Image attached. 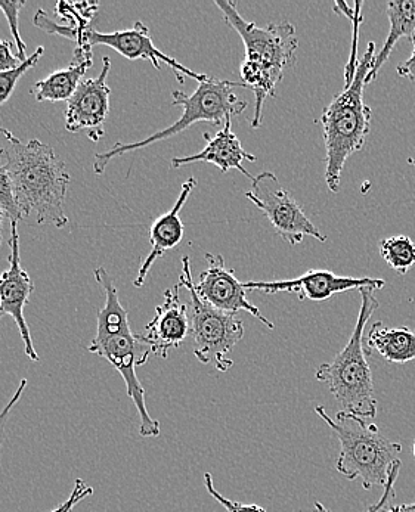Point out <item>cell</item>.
Segmentation results:
<instances>
[{
    "mask_svg": "<svg viewBox=\"0 0 415 512\" xmlns=\"http://www.w3.org/2000/svg\"><path fill=\"white\" fill-rule=\"evenodd\" d=\"M5 147L0 158L14 183L15 198L24 217H34L37 225L52 223L63 229L68 225L65 214L70 173L54 148L32 139L24 142L14 133L0 129Z\"/></svg>",
    "mask_w": 415,
    "mask_h": 512,
    "instance_id": "obj_1",
    "label": "cell"
},
{
    "mask_svg": "<svg viewBox=\"0 0 415 512\" xmlns=\"http://www.w3.org/2000/svg\"><path fill=\"white\" fill-rule=\"evenodd\" d=\"M95 279L105 294V306L98 312L96 334L88 350L105 359L125 380L128 396L139 415L141 437H159L160 422L154 420L145 403V390L139 381L136 368L150 361L151 352L142 343L139 334L130 330L129 313L120 302L114 279L104 268L95 269Z\"/></svg>",
    "mask_w": 415,
    "mask_h": 512,
    "instance_id": "obj_2",
    "label": "cell"
},
{
    "mask_svg": "<svg viewBox=\"0 0 415 512\" xmlns=\"http://www.w3.org/2000/svg\"><path fill=\"white\" fill-rule=\"evenodd\" d=\"M376 60V43L368 45L349 86L330 102L321 116L325 144V182L339 192L342 173L353 154L364 148L370 133L373 111L365 104L367 76Z\"/></svg>",
    "mask_w": 415,
    "mask_h": 512,
    "instance_id": "obj_3",
    "label": "cell"
},
{
    "mask_svg": "<svg viewBox=\"0 0 415 512\" xmlns=\"http://www.w3.org/2000/svg\"><path fill=\"white\" fill-rule=\"evenodd\" d=\"M371 288H361V309L355 328L345 349L331 363L318 368L317 380L327 384L343 412L373 420L377 417V400L374 396L373 372L364 349V331L368 321L380 307Z\"/></svg>",
    "mask_w": 415,
    "mask_h": 512,
    "instance_id": "obj_4",
    "label": "cell"
},
{
    "mask_svg": "<svg viewBox=\"0 0 415 512\" xmlns=\"http://www.w3.org/2000/svg\"><path fill=\"white\" fill-rule=\"evenodd\" d=\"M318 417L327 422L340 442L336 470L346 479H361L365 490L382 486L402 452L401 443L386 439L379 428L364 418L340 411L331 418L322 406L315 408Z\"/></svg>",
    "mask_w": 415,
    "mask_h": 512,
    "instance_id": "obj_5",
    "label": "cell"
},
{
    "mask_svg": "<svg viewBox=\"0 0 415 512\" xmlns=\"http://www.w3.org/2000/svg\"><path fill=\"white\" fill-rule=\"evenodd\" d=\"M234 88L247 89V86L243 82H229V80H218L209 76L204 82L198 83L197 89L191 95L181 91L173 92V105H179L184 110L181 119L175 121L172 126L148 136L144 141L130 142V144L119 142L111 150L98 152L94 160L96 175H102L107 169V164L113 158L128 154V152L142 150V148L150 147L164 139L173 138L187 130L192 124L212 123L218 126L222 121L225 123L229 117L243 113L249 108V104L238 99Z\"/></svg>",
    "mask_w": 415,
    "mask_h": 512,
    "instance_id": "obj_6",
    "label": "cell"
},
{
    "mask_svg": "<svg viewBox=\"0 0 415 512\" xmlns=\"http://www.w3.org/2000/svg\"><path fill=\"white\" fill-rule=\"evenodd\" d=\"M179 285L190 293L191 337L194 356L203 365H213L218 371L232 368V350L243 340L244 324L235 313L222 312L200 299L192 279L190 257H182Z\"/></svg>",
    "mask_w": 415,
    "mask_h": 512,
    "instance_id": "obj_7",
    "label": "cell"
},
{
    "mask_svg": "<svg viewBox=\"0 0 415 512\" xmlns=\"http://www.w3.org/2000/svg\"><path fill=\"white\" fill-rule=\"evenodd\" d=\"M215 5L221 9L226 23L240 34L246 48L244 61L256 64L277 86L288 68L293 67L296 62L299 39L293 24L272 23L259 27L241 17L238 2L216 0Z\"/></svg>",
    "mask_w": 415,
    "mask_h": 512,
    "instance_id": "obj_8",
    "label": "cell"
},
{
    "mask_svg": "<svg viewBox=\"0 0 415 512\" xmlns=\"http://www.w3.org/2000/svg\"><path fill=\"white\" fill-rule=\"evenodd\" d=\"M246 198L262 211L275 232L293 247L299 245L305 237L327 241V237L306 216L291 192L281 186L275 173L262 172L256 175L252 179V188L246 192Z\"/></svg>",
    "mask_w": 415,
    "mask_h": 512,
    "instance_id": "obj_9",
    "label": "cell"
},
{
    "mask_svg": "<svg viewBox=\"0 0 415 512\" xmlns=\"http://www.w3.org/2000/svg\"><path fill=\"white\" fill-rule=\"evenodd\" d=\"M99 45L114 49L130 61H150L156 67V70H161V64L169 65L173 73L176 74L179 83L185 82V76L197 80L198 83L204 82L209 77L207 74L195 73L190 68L179 64L175 58L159 51L154 46L153 39H151L150 29L141 21H136L132 29L113 31V33H101L94 27H89L83 33L82 40L77 43L76 51L92 52V48Z\"/></svg>",
    "mask_w": 415,
    "mask_h": 512,
    "instance_id": "obj_10",
    "label": "cell"
},
{
    "mask_svg": "<svg viewBox=\"0 0 415 512\" xmlns=\"http://www.w3.org/2000/svg\"><path fill=\"white\" fill-rule=\"evenodd\" d=\"M110 58H102V70L94 79L85 80L73 98L67 102L65 129L70 133L86 132L92 142L104 136V124L110 114V86L108 74Z\"/></svg>",
    "mask_w": 415,
    "mask_h": 512,
    "instance_id": "obj_11",
    "label": "cell"
},
{
    "mask_svg": "<svg viewBox=\"0 0 415 512\" xmlns=\"http://www.w3.org/2000/svg\"><path fill=\"white\" fill-rule=\"evenodd\" d=\"M17 225V222H11L9 268L0 275V318L11 316L14 319L18 331H20L27 358L30 361L39 362L40 358L36 349H34L29 325H27L26 318H24V309L29 304L34 284L26 269L21 268L20 235H18Z\"/></svg>",
    "mask_w": 415,
    "mask_h": 512,
    "instance_id": "obj_12",
    "label": "cell"
},
{
    "mask_svg": "<svg viewBox=\"0 0 415 512\" xmlns=\"http://www.w3.org/2000/svg\"><path fill=\"white\" fill-rule=\"evenodd\" d=\"M386 284L384 279L376 278H352V276H340L324 269H311L303 273L299 278L284 279V281L269 282H243L246 291H262V293L275 294L288 293L299 294L300 300H312V302H324L336 294L345 291L361 290H382Z\"/></svg>",
    "mask_w": 415,
    "mask_h": 512,
    "instance_id": "obj_13",
    "label": "cell"
},
{
    "mask_svg": "<svg viewBox=\"0 0 415 512\" xmlns=\"http://www.w3.org/2000/svg\"><path fill=\"white\" fill-rule=\"evenodd\" d=\"M206 260L207 268L200 273L197 284H194L200 299L222 312L237 315L240 310H244L255 316L269 330H274L275 325L247 299L243 282L238 281L232 269L226 268L224 257L221 254L207 253Z\"/></svg>",
    "mask_w": 415,
    "mask_h": 512,
    "instance_id": "obj_14",
    "label": "cell"
},
{
    "mask_svg": "<svg viewBox=\"0 0 415 512\" xmlns=\"http://www.w3.org/2000/svg\"><path fill=\"white\" fill-rule=\"evenodd\" d=\"M179 290V284L166 290L163 303L156 309V316L145 328L147 334H139L151 355L161 359L169 358L170 350L181 347L191 335L190 310L181 302Z\"/></svg>",
    "mask_w": 415,
    "mask_h": 512,
    "instance_id": "obj_15",
    "label": "cell"
},
{
    "mask_svg": "<svg viewBox=\"0 0 415 512\" xmlns=\"http://www.w3.org/2000/svg\"><path fill=\"white\" fill-rule=\"evenodd\" d=\"M203 136L207 142L206 148L203 151L197 152V154L173 158V169L190 166V164L194 163H210L213 166L219 167L222 173L229 172V170H238V172L246 175L250 181L255 178L243 166V161L256 163V155H252L244 150L240 139L232 132V117L226 119L224 127L215 136H210L209 133H204Z\"/></svg>",
    "mask_w": 415,
    "mask_h": 512,
    "instance_id": "obj_16",
    "label": "cell"
},
{
    "mask_svg": "<svg viewBox=\"0 0 415 512\" xmlns=\"http://www.w3.org/2000/svg\"><path fill=\"white\" fill-rule=\"evenodd\" d=\"M197 188V179L190 178L182 185L181 194L178 200L173 204L172 209L154 220L150 229L151 251L141 268H139L138 276L135 279V287L141 288L147 279L148 273L153 268L156 260H159L166 251L173 250L176 245L181 244L184 240V222L181 219V211L184 209L185 203L190 198L191 192Z\"/></svg>",
    "mask_w": 415,
    "mask_h": 512,
    "instance_id": "obj_17",
    "label": "cell"
},
{
    "mask_svg": "<svg viewBox=\"0 0 415 512\" xmlns=\"http://www.w3.org/2000/svg\"><path fill=\"white\" fill-rule=\"evenodd\" d=\"M94 64L92 52H74L73 64L64 70L49 74L46 79L40 80L32 88V95L39 102L70 101L79 86L82 85V77Z\"/></svg>",
    "mask_w": 415,
    "mask_h": 512,
    "instance_id": "obj_18",
    "label": "cell"
},
{
    "mask_svg": "<svg viewBox=\"0 0 415 512\" xmlns=\"http://www.w3.org/2000/svg\"><path fill=\"white\" fill-rule=\"evenodd\" d=\"M365 352H377L389 363L405 365L415 359V330L408 327L389 328L376 322L368 331Z\"/></svg>",
    "mask_w": 415,
    "mask_h": 512,
    "instance_id": "obj_19",
    "label": "cell"
},
{
    "mask_svg": "<svg viewBox=\"0 0 415 512\" xmlns=\"http://www.w3.org/2000/svg\"><path fill=\"white\" fill-rule=\"evenodd\" d=\"M98 5L96 3H67L60 2L57 5V14L63 17L70 24H57L52 21L45 11L39 9L34 15V26L39 27L46 33L58 34L65 39L77 43L82 40L83 33L92 27V18L95 17Z\"/></svg>",
    "mask_w": 415,
    "mask_h": 512,
    "instance_id": "obj_20",
    "label": "cell"
},
{
    "mask_svg": "<svg viewBox=\"0 0 415 512\" xmlns=\"http://www.w3.org/2000/svg\"><path fill=\"white\" fill-rule=\"evenodd\" d=\"M387 18H389V36L384 42L382 51L376 55L373 68L367 76V83L374 82L379 76L380 70L390 54L396 43L401 39L413 40L415 37V0H390L387 3Z\"/></svg>",
    "mask_w": 415,
    "mask_h": 512,
    "instance_id": "obj_21",
    "label": "cell"
},
{
    "mask_svg": "<svg viewBox=\"0 0 415 512\" xmlns=\"http://www.w3.org/2000/svg\"><path fill=\"white\" fill-rule=\"evenodd\" d=\"M380 256L398 275H405L415 265V244L410 237L398 235L380 242Z\"/></svg>",
    "mask_w": 415,
    "mask_h": 512,
    "instance_id": "obj_22",
    "label": "cell"
},
{
    "mask_svg": "<svg viewBox=\"0 0 415 512\" xmlns=\"http://www.w3.org/2000/svg\"><path fill=\"white\" fill-rule=\"evenodd\" d=\"M43 54H45V48L40 46L20 67L15 68V70L6 71V73H0V107L11 98L21 77L39 62Z\"/></svg>",
    "mask_w": 415,
    "mask_h": 512,
    "instance_id": "obj_23",
    "label": "cell"
},
{
    "mask_svg": "<svg viewBox=\"0 0 415 512\" xmlns=\"http://www.w3.org/2000/svg\"><path fill=\"white\" fill-rule=\"evenodd\" d=\"M0 207L11 222L18 223L23 219L17 198H15L14 183H12L11 175L5 166H0Z\"/></svg>",
    "mask_w": 415,
    "mask_h": 512,
    "instance_id": "obj_24",
    "label": "cell"
},
{
    "mask_svg": "<svg viewBox=\"0 0 415 512\" xmlns=\"http://www.w3.org/2000/svg\"><path fill=\"white\" fill-rule=\"evenodd\" d=\"M26 6V2H0V11L5 15L8 20L9 30H11L12 37H14V45L17 48V55L21 62L27 60L26 49L27 45L21 39L20 29H18V17H20L21 9Z\"/></svg>",
    "mask_w": 415,
    "mask_h": 512,
    "instance_id": "obj_25",
    "label": "cell"
},
{
    "mask_svg": "<svg viewBox=\"0 0 415 512\" xmlns=\"http://www.w3.org/2000/svg\"><path fill=\"white\" fill-rule=\"evenodd\" d=\"M402 462L396 461L395 465H393L392 470H390L389 479H387L386 484H384L383 487V495L382 498L379 499V501L376 502V504L371 505L370 508H368L365 512H383L386 511L387 508L392 507V501L395 499L396 496V490H395V484L396 480H398L399 477V471H401ZM314 512H333L328 510V508H325L324 505L321 504V502H315V511Z\"/></svg>",
    "mask_w": 415,
    "mask_h": 512,
    "instance_id": "obj_26",
    "label": "cell"
},
{
    "mask_svg": "<svg viewBox=\"0 0 415 512\" xmlns=\"http://www.w3.org/2000/svg\"><path fill=\"white\" fill-rule=\"evenodd\" d=\"M362 6H364V2H356L355 6V18H353V36H352V48H351V57H349L348 64H346L345 68V86L351 85L353 82V77L356 74V68H358V40H359V27H361L362 23Z\"/></svg>",
    "mask_w": 415,
    "mask_h": 512,
    "instance_id": "obj_27",
    "label": "cell"
},
{
    "mask_svg": "<svg viewBox=\"0 0 415 512\" xmlns=\"http://www.w3.org/2000/svg\"><path fill=\"white\" fill-rule=\"evenodd\" d=\"M204 486H206L207 492L213 496V499H216L228 512H268L265 508L259 507V505L243 504V502H235L225 498V496L216 489L212 474L210 473L204 474Z\"/></svg>",
    "mask_w": 415,
    "mask_h": 512,
    "instance_id": "obj_28",
    "label": "cell"
},
{
    "mask_svg": "<svg viewBox=\"0 0 415 512\" xmlns=\"http://www.w3.org/2000/svg\"><path fill=\"white\" fill-rule=\"evenodd\" d=\"M27 384H29V381L23 378V380L20 381V386L17 387V392L14 393V396L11 397V400L6 403L5 408L0 412V456H2L3 443H5L6 439V424H8L15 406H17L24 392H26Z\"/></svg>",
    "mask_w": 415,
    "mask_h": 512,
    "instance_id": "obj_29",
    "label": "cell"
},
{
    "mask_svg": "<svg viewBox=\"0 0 415 512\" xmlns=\"http://www.w3.org/2000/svg\"><path fill=\"white\" fill-rule=\"evenodd\" d=\"M14 46V43L9 42V40L0 39V73L15 70L23 64L18 55L12 54Z\"/></svg>",
    "mask_w": 415,
    "mask_h": 512,
    "instance_id": "obj_30",
    "label": "cell"
},
{
    "mask_svg": "<svg viewBox=\"0 0 415 512\" xmlns=\"http://www.w3.org/2000/svg\"><path fill=\"white\" fill-rule=\"evenodd\" d=\"M414 45L413 55L407 61L402 62L398 67V74L405 79L411 80L415 85V37L411 40Z\"/></svg>",
    "mask_w": 415,
    "mask_h": 512,
    "instance_id": "obj_31",
    "label": "cell"
},
{
    "mask_svg": "<svg viewBox=\"0 0 415 512\" xmlns=\"http://www.w3.org/2000/svg\"><path fill=\"white\" fill-rule=\"evenodd\" d=\"M334 11H336L337 14L345 15V17L349 18L351 21L355 18V8H349L348 3L336 2V5H334Z\"/></svg>",
    "mask_w": 415,
    "mask_h": 512,
    "instance_id": "obj_32",
    "label": "cell"
},
{
    "mask_svg": "<svg viewBox=\"0 0 415 512\" xmlns=\"http://www.w3.org/2000/svg\"><path fill=\"white\" fill-rule=\"evenodd\" d=\"M383 512H415V502L413 504L396 505V507L387 508Z\"/></svg>",
    "mask_w": 415,
    "mask_h": 512,
    "instance_id": "obj_33",
    "label": "cell"
},
{
    "mask_svg": "<svg viewBox=\"0 0 415 512\" xmlns=\"http://www.w3.org/2000/svg\"><path fill=\"white\" fill-rule=\"evenodd\" d=\"M6 213L3 211L2 207H0V244H2V237H3V223H5L6 219Z\"/></svg>",
    "mask_w": 415,
    "mask_h": 512,
    "instance_id": "obj_34",
    "label": "cell"
},
{
    "mask_svg": "<svg viewBox=\"0 0 415 512\" xmlns=\"http://www.w3.org/2000/svg\"><path fill=\"white\" fill-rule=\"evenodd\" d=\"M408 163H410L411 166L415 167V160H414V158H408Z\"/></svg>",
    "mask_w": 415,
    "mask_h": 512,
    "instance_id": "obj_35",
    "label": "cell"
},
{
    "mask_svg": "<svg viewBox=\"0 0 415 512\" xmlns=\"http://www.w3.org/2000/svg\"><path fill=\"white\" fill-rule=\"evenodd\" d=\"M413 453H414V458H415V440H414V445H413Z\"/></svg>",
    "mask_w": 415,
    "mask_h": 512,
    "instance_id": "obj_36",
    "label": "cell"
}]
</instances>
